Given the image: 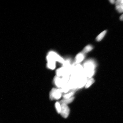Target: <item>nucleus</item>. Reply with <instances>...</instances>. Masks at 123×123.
<instances>
[{
  "label": "nucleus",
  "mask_w": 123,
  "mask_h": 123,
  "mask_svg": "<svg viewBox=\"0 0 123 123\" xmlns=\"http://www.w3.org/2000/svg\"><path fill=\"white\" fill-rule=\"evenodd\" d=\"M107 33V31L106 30H104L101 33L99 34L97 36L96 40L97 41H101L103 38L105 36L106 34Z\"/></svg>",
  "instance_id": "obj_7"
},
{
  "label": "nucleus",
  "mask_w": 123,
  "mask_h": 123,
  "mask_svg": "<svg viewBox=\"0 0 123 123\" xmlns=\"http://www.w3.org/2000/svg\"><path fill=\"white\" fill-rule=\"evenodd\" d=\"M62 93L60 89L53 88L50 92V99L51 100L59 99L62 96Z\"/></svg>",
  "instance_id": "obj_3"
},
{
  "label": "nucleus",
  "mask_w": 123,
  "mask_h": 123,
  "mask_svg": "<svg viewBox=\"0 0 123 123\" xmlns=\"http://www.w3.org/2000/svg\"><path fill=\"white\" fill-rule=\"evenodd\" d=\"M61 109L60 114L63 117L67 118L69 116L70 113V110L67 104H61Z\"/></svg>",
  "instance_id": "obj_4"
},
{
  "label": "nucleus",
  "mask_w": 123,
  "mask_h": 123,
  "mask_svg": "<svg viewBox=\"0 0 123 123\" xmlns=\"http://www.w3.org/2000/svg\"><path fill=\"white\" fill-rule=\"evenodd\" d=\"M74 97L69 98L68 99H63L61 100L60 103L61 104H68L72 103L74 100Z\"/></svg>",
  "instance_id": "obj_9"
},
{
  "label": "nucleus",
  "mask_w": 123,
  "mask_h": 123,
  "mask_svg": "<svg viewBox=\"0 0 123 123\" xmlns=\"http://www.w3.org/2000/svg\"><path fill=\"white\" fill-rule=\"evenodd\" d=\"M95 82L93 78H91L87 80L85 86V88H88L92 86Z\"/></svg>",
  "instance_id": "obj_11"
},
{
  "label": "nucleus",
  "mask_w": 123,
  "mask_h": 123,
  "mask_svg": "<svg viewBox=\"0 0 123 123\" xmlns=\"http://www.w3.org/2000/svg\"><path fill=\"white\" fill-rule=\"evenodd\" d=\"M55 106L57 112L58 114L60 113L61 109V103L59 102H57L55 104Z\"/></svg>",
  "instance_id": "obj_12"
},
{
  "label": "nucleus",
  "mask_w": 123,
  "mask_h": 123,
  "mask_svg": "<svg viewBox=\"0 0 123 123\" xmlns=\"http://www.w3.org/2000/svg\"><path fill=\"white\" fill-rule=\"evenodd\" d=\"M115 4L117 11L119 13H122L123 12V0L116 1Z\"/></svg>",
  "instance_id": "obj_6"
},
{
  "label": "nucleus",
  "mask_w": 123,
  "mask_h": 123,
  "mask_svg": "<svg viewBox=\"0 0 123 123\" xmlns=\"http://www.w3.org/2000/svg\"><path fill=\"white\" fill-rule=\"evenodd\" d=\"M85 58V55L82 52L78 53L75 57V62L74 64H79L84 60Z\"/></svg>",
  "instance_id": "obj_5"
},
{
  "label": "nucleus",
  "mask_w": 123,
  "mask_h": 123,
  "mask_svg": "<svg viewBox=\"0 0 123 123\" xmlns=\"http://www.w3.org/2000/svg\"><path fill=\"white\" fill-rule=\"evenodd\" d=\"M93 46L92 45H87L84 48L82 52L84 54L88 53L89 52L91 51L93 49Z\"/></svg>",
  "instance_id": "obj_10"
},
{
  "label": "nucleus",
  "mask_w": 123,
  "mask_h": 123,
  "mask_svg": "<svg viewBox=\"0 0 123 123\" xmlns=\"http://www.w3.org/2000/svg\"><path fill=\"white\" fill-rule=\"evenodd\" d=\"M74 91H71L64 94L63 97L64 99H68L73 97L75 92Z\"/></svg>",
  "instance_id": "obj_8"
},
{
  "label": "nucleus",
  "mask_w": 123,
  "mask_h": 123,
  "mask_svg": "<svg viewBox=\"0 0 123 123\" xmlns=\"http://www.w3.org/2000/svg\"><path fill=\"white\" fill-rule=\"evenodd\" d=\"M83 66L87 78H92L95 73L96 66V62L92 59L87 60L84 62Z\"/></svg>",
  "instance_id": "obj_1"
},
{
  "label": "nucleus",
  "mask_w": 123,
  "mask_h": 123,
  "mask_svg": "<svg viewBox=\"0 0 123 123\" xmlns=\"http://www.w3.org/2000/svg\"><path fill=\"white\" fill-rule=\"evenodd\" d=\"M110 2L112 4H113L115 3V0H111L110 1Z\"/></svg>",
  "instance_id": "obj_13"
},
{
  "label": "nucleus",
  "mask_w": 123,
  "mask_h": 123,
  "mask_svg": "<svg viewBox=\"0 0 123 123\" xmlns=\"http://www.w3.org/2000/svg\"><path fill=\"white\" fill-rule=\"evenodd\" d=\"M70 77V75H67L61 77L56 76L54 78V84L58 88H62L68 82Z\"/></svg>",
  "instance_id": "obj_2"
}]
</instances>
